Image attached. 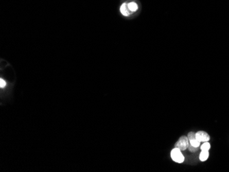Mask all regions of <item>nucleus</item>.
<instances>
[{
  "mask_svg": "<svg viewBox=\"0 0 229 172\" xmlns=\"http://www.w3.org/2000/svg\"><path fill=\"white\" fill-rule=\"evenodd\" d=\"M189 145V141L187 136H182L181 137L179 138L178 141L175 144V148H177L180 149L181 151L185 150L188 148V146Z\"/></svg>",
  "mask_w": 229,
  "mask_h": 172,
  "instance_id": "2",
  "label": "nucleus"
},
{
  "mask_svg": "<svg viewBox=\"0 0 229 172\" xmlns=\"http://www.w3.org/2000/svg\"><path fill=\"white\" fill-rule=\"evenodd\" d=\"M128 7L131 12H135L138 9V6L135 2H131L128 4Z\"/></svg>",
  "mask_w": 229,
  "mask_h": 172,
  "instance_id": "6",
  "label": "nucleus"
},
{
  "mask_svg": "<svg viewBox=\"0 0 229 172\" xmlns=\"http://www.w3.org/2000/svg\"><path fill=\"white\" fill-rule=\"evenodd\" d=\"M195 138L200 143L209 141L210 140V136L207 132L205 131H198L195 133Z\"/></svg>",
  "mask_w": 229,
  "mask_h": 172,
  "instance_id": "3",
  "label": "nucleus"
},
{
  "mask_svg": "<svg viewBox=\"0 0 229 172\" xmlns=\"http://www.w3.org/2000/svg\"><path fill=\"white\" fill-rule=\"evenodd\" d=\"M5 86H6V82L4 81L2 78H1V79H0V87H1V88H4Z\"/></svg>",
  "mask_w": 229,
  "mask_h": 172,
  "instance_id": "11",
  "label": "nucleus"
},
{
  "mask_svg": "<svg viewBox=\"0 0 229 172\" xmlns=\"http://www.w3.org/2000/svg\"><path fill=\"white\" fill-rule=\"evenodd\" d=\"M187 138H188L189 139V141L191 140H193L194 139V138H195V133L193 132H189L188 135H187Z\"/></svg>",
  "mask_w": 229,
  "mask_h": 172,
  "instance_id": "9",
  "label": "nucleus"
},
{
  "mask_svg": "<svg viewBox=\"0 0 229 172\" xmlns=\"http://www.w3.org/2000/svg\"><path fill=\"white\" fill-rule=\"evenodd\" d=\"M187 149H188V150L190 151L191 152H197L198 150V148H195V147H193V146H191V145L189 144V146H188V148Z\"/></svg>",
  "mask_w": 229,
  "mask_h": 172,
  "instance_id": "10",
  "label": "nucleus"
},
{
  "mask_svg": "<svg viewBox=\"0 0 229 172\" xmlns=\"http://www.w3.org/2000/svg\"><path fill=\"white\" fill-rule=\"evenodd\" d=\"M209 151L203 150L201 151L200 154L199 158H200V160L204 162V161H206L207 160L208 158H209Z\"/></svg>",
  "mask_w": 229,
  "mask_h": 172,
  "instance_id": "5",
  "label": "nucleus"
},
{
  "mask_svg": "<svg viewBox=\"0 0 229 172\" xmlns=\"http://www.w3.org/2000/svg\"><path fill=\"white\" fill-rule=\"evenodd\" d=\"M189 144L191 145V146L195 147V148H199L200 146V142L199 141H198L196 138H194V139L189 141Z\"/></svg>",
  "mask_w": 229,
  "mask_h": 172,
  "instance_id": "8",
  "label": "nucleus"
},
{
  "mask_svg": "<svg viewBox=\"0 0 229 172\" xmlns=\"http://www.w3.org/2000/svg\"><path fill=\"white\" fill-rule=\"evenodd\" d=\"M171 158L177 163H182L185 161V156H183L180 149L177 148H174L171 151Z\"/></svg>",
  "mask_w": 229,
  "mask_h": 172,
  "instance_id": "1",
  "label": "nucleus"
},
{
  "mask_svg": "<svg viewBox=\"0 0 229 172\" xmlns=\"http://www.w3.org/2000/svg\"><path fill=\"white\" fill-rule=\"evenodd\" d=\"M120 11L121 12V14L124 16H128L130 14H131V11L128 9V7L126 4H123L121 5V8H120Z\"/></svg>",
  "mask_w": 229,
  "mask_h": 172,
  "instance_id": "4",
  "label": "nucleus"
},
{
  "mask_svg": "<svg viewBox=\"0 0 229 172\" xmlns=\"http://www.w3.org/2000/svg\"><path fill=\"white\" fill-rule=\"evenodd\" d=\"M210 148H211V145H210L209 141L204 142L203 145L200 146V150L201 151H203V150L209 151L210 150Z\"/></svg>",
  "mask_w": 229,
  "mask_h": 172,
  "instance_id": "7",
  "label": "nucleus"
}]
</instances>
